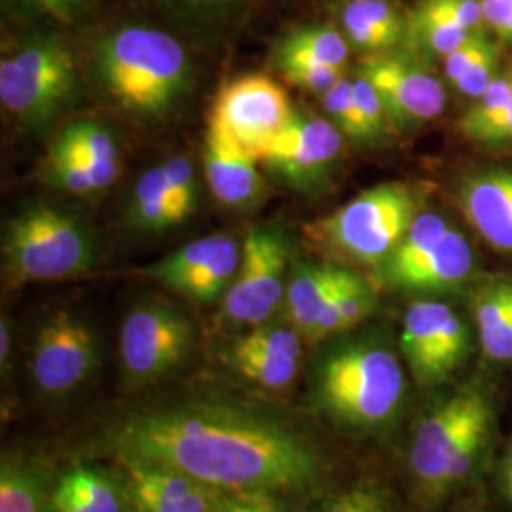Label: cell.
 <instances>
[{"label":"cell","mask_w":512,"mask_h":512,"mask_svg":"<svg viewBox=\"0 0 512 512\" xmlns=\"http://www.w3.org/2000/svg\"><path fill=\"white\" fill-rule=\"evenodd\" d=\"M126 465L160 467L222 492L304 490L323 463L291 429L228 404H184L133 414L109 435Z\"/></svg>","instance_id":"cell-1"},{"label":"cell","mask_w":512,"mask_h":512,"mask_svg":"<svg viewBox=\"0 0 512 512\" xmlns=\"http://www.w3.org/2000/svg\"><path fill=\"white\" fill-rule=\"evenodd\" d=\"M310 395L313 408L338 429L374 435L401 418L408 382L389 340L370 332L336 342L319 355Z\"/></svg>","instance_id":"cell-2"},{"label":"cell","mask_w":512,"mask_h":512,"mask_svg":"<svg viewBox=\"0 0 512 512\" xmlns=\"http://www.w3.org/2000/svg\"><path fill=\"white\" fill-rule=\"evenodd\" d=\"M92 71L110 101L141 120H160L173 112L194 74L183 44L147 25H124L99 38Z\"/></svg>","instance_id":"cell-3"},{"label":"cell","mask_w":512,"mask_h":512,"mask_svg":"<svg viewBox=\"0 0 512 512\" xmlns=\"http://www.w3.org/2000/svg\"><path fill=\"white\" fill-rule=\"evenodd\" d=\"M97 251L88 222L50 203L21 209L2 236L4 274L16 285L84 275L95 266Z\"/></svg>","instance_id":"cell-4"},{"label":"cell","mask_w":512,"mask_h":512,"mask_svg":"<svg viewBox=\"0 0 512 512\" xmlns=\"http://www.w3.org/2000/svg\"><path fill=\"white\" fill-rule=\"evenodd\" d=\"M420 213L416 186L378 184L319 220L311 234L336 255L380 270Z\"/></svg>","instance_id":"cell-5"},{"label":"cell","mask_w":512,"mask_h":512,"mask_svg":"<svg viewBox=\"0 0 512 512\" xmlns=\"http://www.w3.org/2000/svg\"><path fill=\"white\" fill-rule=\"evenodd\" d=\"M78 69L71 48L55 35L23 38L0 59V103L23 128H42L74 99Z\"/></svg>","instance_id":"cell-6"},{"label":"cell","mask_w":512,"mask_h":512,"mask_svg":"<svg viewBox=\"0 0 512 512\" xmlns=\"http://www.w3.org/2000/svg\"><path fill=\"white\" fill-rule=\"evenodd\" d=\"M494 416V403L480 385H465L429 408L410 444V473L421 501H444V482L450 463L469 431Z\"/></svg>","instance_id":"cell-7"},{"label":"cell","mask_w":512,"mask_h":512,"mask_svg":"<svg viewBox=\"0 0 512 512\" xmlns=\"http://www.w3.org/2000/svg\"><path fill=\"white\" fill-rule=\"evenodd\" d=\"M291 99L266 74H243L220 88L209 122L224 129L256 162L294 118Z\"/></svg>","instance_id":"cell-8"},{"label":"cell","mask_w":512,"mask_h":512,"mask_svg":"<svg viewBox=\"0 0 512 512\" xmlns=\"http://www.w3.org/2000/svg\"><path fill=\"white\" fill-rule=\"evenodd\" d=\"M401 353L416 384H444L467 361L471 332L452 306L439 300H418L404 315Z\"/></svg>","instance_id":"cell-9"},{"label":"cell","mask_w":512,"mask_h":512,"mask_svg":"<svg viewBox=\"0 0 512 512\" xmlns=\"http://www.w3.org/2000/svg\"><path fill=\"white\" fill-rule=\"evenodd\" d=\"M289 247L275 230H251L243 241L238 275L224 294V315L232 323L260 327L285 302L291 272Z\"/></svg>","instance_id":"cell-10"},{"label":"cell","mask_w":512,"mask_h":512,"mask_svg":"<svg viewBox=\"0 0 512 512\" xmlns=\"http://www.w3.org/2000/svg\"><path fill=\"white\" fill-rule=\"evenodd\" d=\"M192 336V323L171 306L145 302L133 308L120 332V357L129 382L150 384L181 365Z\"/></svg>","instance_id":"cell-11"},{"label":"cell","mask_w":512,"mask_h":512,"mask_svg":"<svg viewBox=\"0 0 512 512\" xmlns=\"http://www.w3.org/2000/svg\"><path fill=\"white\" fill-rule=\"evenodd\" d=\"M359 73L365 74L384 103L389 124L414 128L439 118L446 92L439 76L414 55L397 50L361 57Z\"/></svg>","instance_id":"cell-12"},{"label":"cell","mask_w":512,"mask_h":512,"mask_svg":"<svg viewBox=\"0 0 512 512\" xmlns=\"http://www.w3.org/2000/svg\"><path fill=\"white\" fill-rule=\"evenodd\" d=\"M342 147V131L329 118L296 112L258 164L268 165L277 179L294 188H311L329 175Z\"/></svg>","instance_id":"cell-13"},{"label":"cell","mask_w":512,"mask_h":512,"mask_svg":"<svg viewBox=\"0 0 512 512\" xmlns=\"http://www.w3.org/2000/svg\"><path fill=\"white\" fill-rule=\"evenodd\" d=\"M97 365V349L92 330L73 313L52 315L38 330L31 370L35 384L59 395L82 384Z\"/></svg>","instance_id":"cell-14"},{"label":"cell","mask_w":512,"mask_h":512,"mask_svg":"<svg viewBox=\"0 0 512 512\" xmlns=\"http://www.w3.org/2000/svg\"><path fill=\"white\" fill-rule=\"evenodd\" d=\"M475 270V253L456 228H448L444 236L420 258L403 268L384 272L385 285L420 294L454 293L461 289Z\"/></svg>","instance_id":"cell-15"},{"label":"cell","mask_w":512,"mask_h":512,"mask_svg":"<svg viewBox=\"0 0 512 512\" xmlns=\"http://www.w3.org/2000/svg\"><path fill=\"white\" fill-rule=\"evenodd\" d=\"M458 207L476 234L512 255V169H490L458 186Z\"/></svg>","instance_id":"cell-16"},{"label":"cell","mask_w":512,"mask_h":512,"mask_svg":"<svg viewBox=\"0 0 512 512\" xmlns=\"http://www.w3.org/2000/svg\"><path fill=\"white\" fill-rule=\"evenodd\" d=\"M203 167L213 196L226 207H251L262 196L264 183L255 156L211 122L203 143Z\"/></svg>","instance_id":"cell-17"},{"label":"cell","mask_w":512,"mask_h":512,"mask_svg":"<svg viewBox=\"0 0 512 512\" xmlns=\"http://www.w3.org/2000/svg\"><path fill=\"white\" fill-rule=\"evenodd\" d=\"M340 21L351 50L365 55L397 50L406 40V16L391 0H346Z\"/></svg>","instance_id":"cell-18"},{"label":"cell","mask_w":512,"mask_h":512,"mask_svg":"<svg viewBox=\"0 0 512 512\" xmlns=\"http://www.w3.org/2000/svg\"><path fill=\"white\" fill-rule=\"evenodd\" d=\"M342 268L315 262H294L285 293V315L302 338L313 340L321 311L338 281Z\"/></svg>","instance_id":"cell-19"},{"label":"cell","mask_w":512,"mask_h":512,"mask_svg":"<svg viewBox=\"0 0 512 512\" xmlns=\"http://www.w3.org/2000/svg\"><path fill=\"white\" fill-rule=\"evenodd\" d=\"M73 147L97 192L107 190L120 177V148L109 129L97 122L80 120L61 131Z\"/></svg>","instance_id":"cell-20"},{"label":"cell","mask_w":512,"mask_h":512,"mask_svg":"<svg viewBox=\"0 0 512 512\" xmlns=\"http://www.w3.org/2000/svg\"><path fill=\"white\" fill-rule=\"evenodd\" d=\"M48 476L37 463L4 456L0 465V512H48Z\"/></svg>","instance_id":"cell-21"},{"label":"cell","mask_w":512,"mask_h":512,"mask_svg":"<svg viewBox=\"0 0 512 512\" xmlns=\"http://www.w3.org/2000/svg\"><path fill=\"white\" fill-rule=\"evenodd\" d=\"M251 0H158L160 8L183 29L202 35L219 37L232 29L245 14Z\"/></svg>","instance_id":"cell-22"},{"label":"cell","mask_w":512,"mask_h":512,"mask_svg":"<svg viewBox=\"0 0 512 512\" xmlns=\"http://www.w3.org/2000/svg\"><path fill=\"white\" fill-rule=\"evenodd\" d=\"M129 478L139 480L154 488L158 494L165 495L167 499L175 501L183 512H215L219 505L222 490L205 486L202 482L181 475L177 471L160 469V467H139V465H126Z\"/></svg>","instance_id":"cell-23"},{"label":"cell","mask_w":512,"mask_h":512,"mask_svg":"<svg viewBox=\"0 0 512 512\" xmlns=\"http://www.w3.org/2000/svg\"><path fill=\"white\" fill-rule=\"evenodd\" d=\"M478 33H471L452 19L435 14L420 4L406 16V40L418 54L448 57Z\"/></svg>","instance_id":"cell-24"},{"label":"cell","mask_w":512,"mask_h":512,"mask_svg":"<svg viewBox=\"0 0 512 512\" xmlns=\"http://www.w3.org/2000/svg\"><path fill=\"white\" fill-rule=\"evenodd\" d=\"M230 239L232 238L226 234H213L207 238L190 241L175 253L162 258L160 262L143 268V275H147L173 291H179L192 275L198 274L211 260H215L222 253V249L230 243Z\"/></svg>","instance_id":"cell-25"},{"label":"cell","mask_w":512,"mask_h":512,"mask_svg":"<svg viewBox=\"0 0 512 512\" xmlns=\"http://www.w3.org/2000/svg\"><path fill=\"white\" fill-rule=\"evenodd\" d=\"M129 222L135 228L152 232L175 226L162 167H152L139 177L129 203Z\"/></svg>","instance_id":"cell-26"},{"label":"cell","mask_w":512,"mask_h":512,"mask_svg":"<svg viewBox=\"0 0 512 512\" xmlns=\"http://www.w3.org/2000/svg\"><path fill=\"white\" fill-rule=\"evenodd\" d=\"M275 61L279 71L293 86L319 97L329 93L344 78V69L321 63L283 44L277 46Z\"/></svg>","instance_id":"cell-27"},{"label":"cell","mask_w":512,"mask_h":512,"mask_svg":"<svg viewBox=\"0 0 512 512\" xmlns=\"http://www.w3.org/2000/svg\"><path fill=\"white\" fill-rule=\"evenodd\" d=\"M243 255V245H239L236 239H230V243L222 249L215 260H211L198 274L192 275L179 293L186 294L198 302H213L220 294L228 293L230 285L234 283L238 275L239 264Z\"/></svg>","instance_id":"cell-28"},{"label":"cell","mask_w":512,"mask_h":512,"mask_svg":"<svg viewBox=\"0 0 512 512\" xmlns=\"http://www.w3.org/2000/svg\"><path fill=\"white\" fill-rule=\"evenodd\" d=\"M230 361L247 380L268 389L287 387L296 378L300 368V361L296 359L245 348L239 342L230 351Z\"/></svg>","instance_id":"cell-29"},{"label":"cell","mask_w":512,"mask_h":512,"mask_svg":"<svg viewBox=\"0 0 512 512\" xmlns=\"http://www.w3.org/2000/svg\"><path fill=\"white\" fill-rule=\"evenodd\" d=\"M279 44L294 48L302 54L310 55L313 59L338 69H346L349 54H351L348 38L344 37L342 31L330 25L294 27L293 31L287 33Z\"/></svg>","instance_id":"cell-30"},{"label":"cell","mask_w":512,"mask_h":512,"mask_svg":"<svg viewBox=\"0 0 512 512\" xmlns=\"http://www.w3.org/2000/svg\"><path fill=\"white\" fill-rule=\"evenodd\" d=\"M44 177L48 179V183L54 184L55 188L73 196L88 198L93 194H99L97 188L93 186L92 179L88 177L84 165L80 162L78 154L61 135L55 139L54 145L46 156Z\"/></svg>","instance_id":"cell-31"},{"label":"cell","mask_w":512,"mask_h":512,"mask_svg":"<svg viewBox=\"0 0 512 512\" xmlns=\"http://www.w3.org/2000/svg\"><path fill=\"white\" fill-rule=\"evenodd\" d=\"M59 486L92 512H122V494L103 473L74 469L59 480Z\"/></svg>","instance_id":"cell-32"},{"label":"cell","mask_w":512,"mask_h":512,"mask_svg":"<svg viewBox=\"0 0 512 512\" xmlns=\"http://www.w3.org/2000/svg\"><path fill=\"white\" fill-rule=\"evenodd\" d=\"M169 192V205L173 224H181L196 211L198 203V181L192 160L183 154L171 156L162 165Z\"/></svg>","instance_id":"cell-33"},{"label":"cell","mask_w":512,"mask_h":512,"mask_svg":"<svg viewBox=\"0 0 512 512\" xmlns=\"http://www.w3.org/2000/svg\"><path fill=\"white\" fill-rule=\"evenodd\" d=\"M512 105V78L509 76H497L492 86L475 99V105L465 112V116L459 120V131L471 139L478 129L492 124L495 118H499L505 110Z\"/></svg>","instance_id":"cell-34"},{"label":"cell","mask_w":512,"mask_h":512,"mask_svg":"<svg viewBox=\"0 0 512 512\" xmlns=\"http://www.w3.org/2000/svg\"><path fill=\"white\" fill-rule=\"evenodd\" d=\"M321 103L327 112V118L342 131V135L357 141H370L363 116L357 109V103L353 97L351 78L344 76L329 93L321 97Z\"/></svg>","instance_id":"cell-35"},{"label":"cell","mask_w":512,"mask_h":512,"mask_svg":"<svg viewBox=\"0 0 512 512\" xmlns=\"http://www.w3.org/2000/svg\"><path fill=\"white\" fill-rule=\"evenodd\" d=\"M340 334H346L349 330L359 327L372 315L376 308V293L366 283L363 277H359L349 270H344L340 281Z\"/></svg>","instance_id":"cell-36"},{"label":"cell","mask_w":512,"mask_h":512,"mask_svg":"<svg viewBox=\"0 0 512 512\" xmlns=\"http://www.w3.org/2000/svg\"><path fill=\"white\" fill-rule=\"evenodd\" d=\"M245 348L266 351L279 357L296 359L302 357V336L293 327L281 325H260L238 340Z\"/></svg>","instance_id":"cell-37"},{"label":"cell","mask_w":512,"mask_h":512,"mask_svg":"<svg viewBox=\"0 0 512 512\" xmlns=\"http://www.w3.org/2000/svg\"><path fill=\"white\" fill-rule=\"evenodd\" d=\"M353 82V97L357 103V109L363 116L366 131H368V139L374 141L378 137H382L385 129L389 126V118L385 112L384 103L380 99V95L376 92V88L370 84V80L365 74L357 73L355 78H351Z\"/></svg>","instance_id":"cell-38"},{"label":"cell","mask_w":512,"mask_h":512,"mask_svg":"<svg viewBox=\"0 0 512 512\" xmlns=\"http://www.w3.org/2000/svg\"><path fill=\"white\" fill-rule=\"evenodd\" d=\"M495 46H499V44L490 38L488 31L469 38L454 54L442 59L446 82L450 86H454L463 74L467 73L473 65H476L484 55L490 54Z\"/></svg>","instance_id":"cell-39"},{"label":"cell","mask_w":512,"mask_h":512,"mask_svg":"<svg viewBox=\"0 0 512 512\" xmlns=\"http://www.w3.org/2000/svg\"><path fill=\"white\" fill-rule=\"evenodd\" d=\"M418 4L435 14L456 21L471 33L488 31L482 14V0H418Z\"/></svg>","instance_id":"cell-40"},{"label":"cell","mask_w":512,"mask_h":512,"mask_svg":"<svg viewBox=\"0 0 512 512\" xmlns=\"http://www.w3.org/2000/svg\"><path fill=\"white\" fill-rule=\"evenodd\" d=\"M499 55H501L499 46H495L490 54L484 55L476 65H473L467 73L459 78L458 82L454 84V88L465 97L478 99L499 76Z\"/></svg>","instance_id":"cell-41"},{"label":"cell","mask_w":512,"mask_h":512,"mask_svg":"<svg viewBox=\"0 0 512 512\" xmlns=\"http://www.w3.org/2000/svg\"><path fill=\"white\" fill-rule=\"evenodd\" d=\"M16 2L63 25H73L92 12L97 0H16Z\"/></svg>","instance_id":"cell-42"},{"label":"cell","mask_w":512,"mask_h":512,"mask_svg":"<svg viewBox=\"0 0 512 512\" xmlns=\"http://www.w3.org/2000/svg\"><path fill=\"white\" fill-rule=\"evenodd\" d=\"M387 505L380 495L368 490H351L323 501L315 512H387Z\"/></svg>","instance_id":"cell-43"},{"label":"cell","mask_w":512,"mask_h":512,"mask_svg":"<svg viewBox=\"0 0 512 512\" xmlns=\"http://www.w3.org/2000/svg\"><path fill=\"white\" fill-rule=\"evenodd\" d=\"M129 501L133 503V507L141 509L145 512H183V509L167 499L165 495L158 494L154 488H150L147 484L128 478V490H126Z\"/></svg>","instance_id":"cell-44"},{"label":"cell","mask_w":512,"mask_h":512,"mask_svg":"<svg viewBox=\"0 0 512 512\" xmlns=\"http://www.w3.org/2000/svg\"><path fill=\"white\" fill-rule=\"evenodd\" d=\"M482 14L486 29L497 40L512 44V0H482Z\"/></svg>","instance_id":"cell-45"},{"label":"cell","mask_w":512,"mask_h":512,"mask_svg":"<svg viewBox=\"0 0 512 512\" xmlns=\"http://www.w3.org/2000/svg\"><path fill=\"white\" fill-rule=\"evenodd\" d=\"M482 351L495 363L512 361V317L497 325L495 329L478 334Z\"/></svg>","instance_id":"cell-46"},{"label":"cell","mask_w":512,"mask_h":512,"mask_svg":"<svg viewBox=\"0 0 512 512\" xmlns=\"http://www.w3.org/2000/svg\"><path fill=\"white\" fill-rule=\"evenodd\" d=\"M471 141H475L478 145H492V147L512 143V105L499 118H495L492 124L478 129L471 137Z\"/></svg>","instance_id":"cell-47"},{"label":"cell","mask_w":512,"mask_h":512,"mask_svg":"<svg viewBox=\"0 0 512 512\" xmlns=\"http://www.w3.org/2000/svg\"><path fill=\"white\" fill-rule=\"evenodd\" d=\"M497 490L505 503L512 507V442L507 446L497 469Z\"/></svg>","instance_id":"cell-48"},{"label":"cell","mask_w":512,"mask_h":512,"mask_svg":"<svg viewBox=\"0 0 512 512\" xmlns=\"http://www.w3.org/2000/svg\"><path fill=\"white\" fill-rule=\"evenodd\" d=\"M52 511L54 512H92L86 505H82L74 495L63 490L59 484L52 492Z\"/></svg>","instance_id":"cell-49"},{"label":"cell","mask_w":512,"mask_h":512,"mask_svg":"<svg viewBox=\"0 0 512 512\" xmlns=\"http://www.w3.org/2000/svg\"><path fill=\"white\" fill-rule=\"evenodd\" d=\"M245 497L255 512H283L270 492H249Z\"/></svg>","instance_id":"cell-50"},{"label":"cell","mask_w":512,"mask_h":512,"mask_svg":"<svg viewBox=\"0 0 512 512\" xmlns=\"http://www.w3.org/2000/svg\"><path fill=\"white\" fill-rule=\"evenodd\" d=\"M215 512H249V503L245 497H220Z\"/></svg>","instance_id":"cell-51"},{"label":"cell","mask_w":512,"mask_h":512,"mask_svg":"<svg viewBox=\"0 0 512 512\" xmlns=\"http://www.w3.org/2000/svg\"><path fill=\"white\" fill-rule=\"evenodd\" d=\"M10 349H12V330H10L6 317H2V323H0V361H2V365H6Z\"/></svg>","instance_id":"cell-52"},{"label":"cell","mask_w":512,"mask_h":512,"mask_svg":"<svg viewBox=\"0 0 512 512\" xmlns=\"http://www.w3.org/2000/svg\"><path fill=\"white\" fill-rule=\"evenodd\" d=\"M128 512H145V511H141V509H137V507H135V509H131V511H128Z\"/></svg>","instance_id":"cell-53"},{"label":"cell","mask_w":512,"mask_h":512,"mask_svg":"<svg viewBox=\"0 0 512 512\" xmlns=\"http://www.w3.org/2000/svg\"><path fill=\"white\" fill-rule=\"evenodd\" d=\"M245 499H247V497H245ZM247 503H249V501H247ZM249 512H255L253 511V507H251V503H249Z\"/></svg>","instance_id":"cell-54"},{"label":"cell","mask_w":512,"mask_h":512,"mask_svg":"<svg viewBox=\"0 0 512 512\" xmlns=\"http://www.w3.org/2000/svg\"><path fill=\"white\" fill-rule=\"evenodd\" d=\"M475 512H490V511H475Z\"/></svg>","instance_id":"cell-55"},{"label":"cell","mask_w":512,"mask_h":512,"mask_svg":"<svg viewBox=\"0 0 512 512\" xmlns=\"http://www.w3.org/2000/svg\"><path fill=\"white\" fill-rule=\"evenodd\" d=\"M511 78H512V73H511Z\"/></svg>","instance_id":"cell-56"},{"label":"cell","mask_w":512,"mask_h":512,"mask_svg":"<svg viewBox=\"0 0 512 512\" xmlns=\"http://www.w3.org/2000/svg\"><path fill=\"white\" fill-rule=\"evenodd\" d=\"M387 512H391V511H387Z\"/></svg>","instance_id":"cell-57"}]
</instances>
